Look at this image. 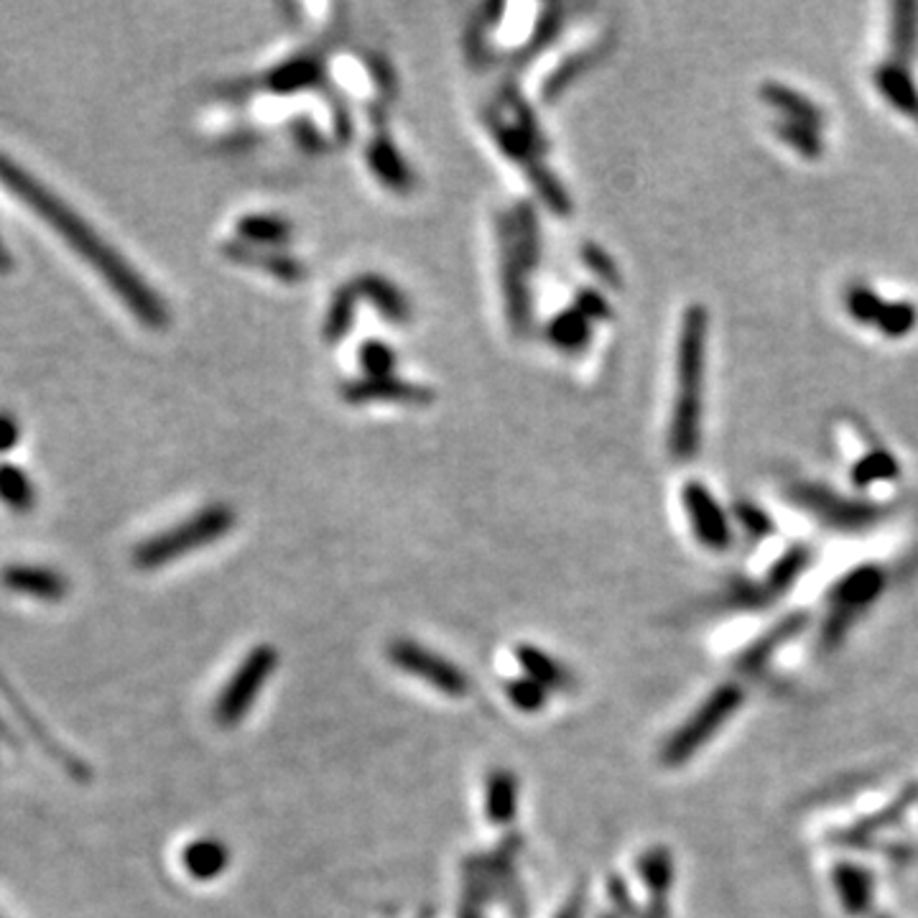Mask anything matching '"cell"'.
Returning <instances> with one entry per match:
<instances>
[{"label": "cell", "mask_w": 918, "mask_h": 918, "mask_svg": "<svg viewBox=\"0 0 918 918\" xmlns=\"http://www.w3.org/2000/svg\"><path fill=\"white\" fill-rule=\"evenodd\" d=\"M682 502L696 541L710 551H727L732 544L730 518L725 514V508L720 506V500L712 496L707 485L696 480L686 482Z\"/></svg>", "instance_id": "obj_9"}, {"label": "cell", "mask_w": 918, "mask_h": 918, "mask_svg": "<svg viewBox=\"0 0 918 918\" xmlns=\"http://www.w3.org/2000/svg\"><path fill=\"white\" fill-rule=\"evenodd\" d=\"M589 261H593V268L599 273V276H605V279H613V281H617L615 263H611V258H607L605 253H599L597 248H593V251H589Z\"/></svg>", "instance_id": "obj_36"}, {"label": "cell", "mask_w": 918, "mask_h": 918, "mask_svg": "<svg viewBox=\"0 0 918 918\" xmlns=\"http://www.w3.org/2000/svg\"><path fill=\"white\" fill-rule=\"evenodd\" d=\"M182 862L194 880H212L227 868L230 852L217 840H197L184 850Z\"/></svg>", "instance_id": "obj_18"}, {"label": "cell", "mask_w": 918, "mask_h": 918, "mask_svg": "<svg viewBox=\"0 0 918 918\" xmlns=\"http://www.w3.org/2000/svg\"><path fill=\"white\" fill-rule=\"evenodd\" d=\"M886 589V569L880 564H860L840 577L829 589V613L824 641L837 643L852 628L854 621L878 603Z\"/></svg>", "instance_id": "obj_6"}, {"label": "cell", "mask_w": 918, "mask_h": 918, "mask_svg": "<svg viewBox=\"0 0 918 918\" xmlns=\"http://www.w3.org/2000/svg\"><path fill=\"white\" fill-rule=\"evenodd\" d=\"M350 322H352V294L348 289H342L340 294L334 296V302L330 306V314H326L324 338L340 340L342 334L350 330Z\"/></svg>", "instance_id": "obj_29"}, {"label": "cell", "mask_w": 918, "mask_h": 918, "mask_svg": "<svg viewBox=\"0 0 918 918\" xmlns=\"http://www.w3.org/2000/svg\"><path fill=\"white\" fill-rule=\"evenodd\" d=\"M370 162H373V169L381 174L393 189H406V182H409L411 176L406 174V166L401 164L399 154L393 152L391 138L373 140V146H370Z\"/></svg>", "instance_id": "obj_25"}, {"label": "cell", "mask_w": 918, "mask_h": 918, "mask_svg": "<svg viewBox=\"0 0 918 918\" xmlns=\"http://www.w3.org/2000/svg\"><path fill=\"white\" fill-rule=\"evenodd\" d=\"M388 656L406 674L421 678L447 696H465L470 692V678L452 661L441 658L439 653L423 648L417 641H393Z\"/></svg>", "instance_id": "obj_8"}, {"label": "cell", "mask_w": 918, "mask_h": 918, "mask_svg": "<svg viewBox=\"0 0 918 918\" xmlns=\"http://www.w3.org/2000/svg\"><path fill=\"white\" fill-rule=\"evenodd\" d=\"M900 478V459L886 447H870L850 470V482L858 490H868L872 485L896 482Z\"/></svg>", "instance_id": "obj_14"}, {"label": "cell", "mask_w": 918, "mask_h": 918, "mask_svg": "<svg viewBox=\"0 0 918 918\" xmlns=\"http://www.w3.org/2000/svg\"><path fill=\"white\" fill-rule=\"evenodd\" d=\"M710 314L692 304L682 316L676 348V399L668 423V452L678 462L700 455L704 417V365H707Z\"/></svg>", "instance_id": "obj_2"}, {"label": "cell", "mask_w": 918, "mask_h": 918, "mask_svg": "<svg viewBox=\"0 0 918 918\" xmlns=\"http://www.w3.org/2000/svg\"><path fill=\"white\" fill-rule=\"evenodd\" d=\"M506 692H508V700L516 704L518 710H524V712H536V710H541L544 707V702H546V688L544 686H538L536 682H531V678H516V682H510L508 686H506Z\"/></svg>", "instance_id": "obj_30"}, {"label": "cell", "mask_w": 918, "mask_h": 918, "mask_svg": "<svg viewBox=\"0 0 918 918\" xmlns=\"http://www.w3.org/2000/svg\"><path fill=\"white\" fill-rule=\"evenodd\" d=\"M605 918H611V916H605Z\"/></svg>", "instance_id": "obj_40"}, {"label": "cell", "mask_w": 918, "mask_h": 918, "mask_svg": "<svg viewBox=\"0 0 918 918\" xmlns=\"http://www.w3.org/2000/svg\"><path fill=\"white\" fill-rule=\"evenodd\" d=\"M11 268V253H8V248H6V243H3V235H0V271H8Z\"/></svg>", "instance_id": "obj_38"}, {"label": "cell", "mask_w": 918, "mask_h": 918, "mask_svg": "<svg viewBox=\"0 0 918 918\" xmlns=\"http://www.w3.org/2000/svg\"><path fill=\"white\" fill-rule=\"evenodd\" d=\"M0 184H3L16 199H21L31 212H37L57 235L65 237L69 248L82 255V258L108 281L113 294L118 296L120 302H126L128 312L134 314L138 322L148 324L152 330H164V326L169 324V309L162 302V296L146 284V279H140L138 273L130 268V263L123 258L118 251H113L110 243L97 235L92 225L79 217L65 199H59L47 184H41L37 176H31L23 166L16 164L13 158H8L6 154H0Z\"/></svg>", "instance_id": "obj_1"}, {"label": "cell", "mask_w": 918, "mask_h": 918, "mask_svg": "<svg viewBox=\"0 0 918 918\" xmlns=\"http://www.w3.org/2000/svg\"><path fill=\"white\" fill-rule=\"evenodd\" d=\"M641 876L646 886L653 890V896L664 898L671 888V878H674V865L666 850H648L641 860Z\"/></svg>", "instance_id": "obj_26"}, {"label": "cell", "mask_w": 918, "mask_h": 918, "mask_svg": "<svg viewBox=\"0 0 918 918\" xmlns=\"http://www.w3.org/2000/svg\"><path fill=\"white\" fill-rule=\"evenodd\" d=\"M276 664L279 653L273 646L253 648L243 658V664L235 668V674L230 676V682L215 702L217 725L235 727L237 722L245 720V714L251 712L255 700H258L263 684H268L273 671H276Z\"/></svg>", "instance_id": "obj_7"}, {"label": "cell", "mask_w": 918, "mask_h": 918, "mask_svg": "<svg viewBox=\"0 0 918 918\" xmlns=\"http://www.w3.org/2000/svg\"><path fill=\"white\" fill-rule=\"evenodd\" d=\"M241 233L255 243H281L289 237V227L281 219L255 215L241 223Z\"/></svg>", "instance_id": "obj_28"}, {"label": "cell", "mask_w": 918, "mask_h": 918, "mask_svg": "<svg viewBox=\"0 0 918 918\" xmlns=\"http://www.w3.org/2000/svg\"><path fill=\"white\" fill-rule=\"evenodd\" d=\"M785 498L834 534H862L888 514L880 502L844 496L824 482H793L785 488Z\"/></svg>", "instance_id": "obj_4"}, {"label": "cell", "mask_w": 918, "mask_h": 918, "mask_svg": "<svg viewBox=\"0 0 918 918\" xmlns=\"http://www.w3.org/2000/svg\"><path fill=\"white\" fill-rule=\"evenodd\" d=\"M459 918H482V914H480V908L475 906V904H467L465 908H462V916Z\"/></svg>", "instance_id": "obj_39"}, {"label": "cell", "mask_w": 918, "mask_h": 918, "mask_svg": "<svg viewBox=\"0 0 918 918\" xmlns=\"http://www.w3.org/2000/svg\"><path fill=\"white\" fill-rule=\"evenodd\" d=\"M775 136L781 138L783 146H789L793 154H799L807 162H819L824 156V136L819 128L803 126V123L793 120H775L773 123Z\"/></svg>", "instance_id": "obj_20"}, {"label": "cell", "mask_w": 918, "mask_h": 918, "mask_svg": "<svg viewBox=\"0 0 918 918\" xmlns=\"http://www.w3.org/2000/svg\"><path fill=\"white\" fill-rule=\"evenodd\" d=\"M811 561L809 546H791L779 561L773 564L771 574H768V595H779L789 589L803 572H807Z\"/></svg>", "instance_id": "obj_23"}, {"label": "cell", "mask_w": 918, "mask_h": 918, "mask_svg": "<svg viewBox=\"0 0 918 918\" xmlns=\"http://www.w3.org/2000/svg\"><path fill=\"white\" fill-rule=\"evenodd\" d=\"M0 579L11 593L41 599V603H59L69 589L65 574L49 567H37V564H13Z\"/></svg>", "instance_id": "obj_10"}, {"label": "cell", "mask_w": 918, "mask_h": 918, "mask_svg": "<svg viewBox=\"0 0 918 918\" xmlns=\"http://www.w3.org/2000/svg\"><path fill=\"white\" fill-rule=\"evenodd\" d=\"M872 85L890 108L911 118L918 126V85L911 75V67L886 59L872 72Z\"/></svg>", "instance_id": "obj_11"}, {"label": "cell", "mask_w": 918, "mask_h": 918, "mask_svg": "<svg viewBox=\"0 0 918 918\" xmlns=\"http://www.w3.org/2000/svg\"><path fill=\"white\" fill-rule=\"evenodd\" d=\"M485 809H488V819H492L496 824L514 822L518 809V781L506 768H498V771L488 775V783H485Z\"/></svg>", "instance_id": "obj_15"}, {"label": "cell", "mask_w": 918, "mask_h": 918, "mask_svg": "<svg viewBox=\"0 0 918 918\" xmlns=\"http://www.w3.org/2000/svg\"><path fill=\"white\" fill-rule=\"evenodd\" d=\"M516 658L520 668L526 671L528 678L536 682L544 688H569L574 684V678L567 668H564L559 661L546 656L544 651H538L534 646H518Z\"/></svg>", "instance_id": "obj_17"}, {"label": "cell", "mask_w": 918, "mask_h": 918, "mask_svg": "<svg viewBox=\"0 0 918 918\" xmlns=\"http://www.w3.org/2000/svg\"><path fill=\"white\" fill-rule=\"evenodd\" d=\"M834 890L840 896L842 906L850 914L868 911L870 896H872V878L865 872L860 865H840L834 870Z\"/></svg>", "instance_id": "obj_19"}, {"label": "cell", "mask_w": 918, "mask_h": 918, "mask_svg": "<svg viewBox=\"0 0 918 918\" xmlns=\"http://www.w3.org/2000/svg\"><path fill=\"white\" fill-rule=\"evenodd\" d=\"M582 326H585V322L579 320L577 314H567V316H561L559 322L554 324V340L559 342V344H564V348H574V344L579 342V338H582Z\"/></svg>", "instance_id": "obj_33"}, {"label": "cell", "mask_w": 918, "mask_h": 918, "mask_svg": "<svg viewBox=\"0 0 918 918\" xmlns=\"http://www.w3.org/2000/svg\"><path fill=\"white\" fill-rule=\"evenodd\" d=\"M882 306H886V299H882L878 291L870 289L868 284H852L844 291V309L852 322L876 326Z\"/></svg>", "instance_id": "obj_24"}, {"label": "cell", "mask_w": 918, "mask_h": 918, "mask_svg": "<svg viewBox=\"0 0 918 918\" xmlns=\"http://www.w3.org/2000/svg\"><path fill=\"white\" fill-rule=\"evenodd\" d=\"M363 365H365V370H370V373H373L375 378L388 375V373H391V368H393L391 350H388L385 344H381V342H370V344H365V348H363Z\"/></svg>", "instance_id": "obj_32"}, {"label": "cell", "mask_w": 918, "mask_h": 918, "mask_svg": "<svg viewBox=\"0 0 918 918\" xmlns=\"http://www.w3.org/2000/svg\"><path fill=\"white\" fill-rule=\"evenodd\" d=\"M758 95H761V100L768 105V108L781 113V120L803 123V126H811L819 130L824 128L827 113L819 108V102L811 100L809 95L793 90V87L783 85V82H773V79L763 82Z\"/></svg>", "instance_id": "obj_12"}, {"label": "cell", "mask_w": 918, "mask_h": 918, "mask_svg": "<svg viewBox=\"0 0 918 918\" xmlns=\"http://www.w3.org/2000/svg\"><path fill=\"white\" fill-rule=\"evenodd\" d=\"M556 918H582V896H574Z\"/></svg>", "instance_id": "obj_37"}, {"label": "cell", "mask_w": 918, "mask_h": 918, "mask_svg": "<svg viewBox=\"0 0 918 918\" xmlns=\"http://www.w3.org/2000/svg\"><path fill=\"white\" fill-rule=\"evenodd\" d=\"M21 431H19V423H16L8 413H0V452H8L16 441H19Z\"/></svg>", "instance_id": "obj_35"}, {"label": "cell", "mask_w": 918, "mask_h": 918, "mask_svg": "<svg viewBox=\"0 0 918 918\" xmlns=\"http://www.w3.org/2000/svg\"><path fill=\"white\" fill-rule=\"evenodd\" d=\"M350 401H368V399H393V401H431V393L421 385H411L403 381H393V378H368L363 383H352L344 391Z\"/></svg>", "instance_id": "obj_16"}, {"label": "cell", "mask_w": 918, "mask_h": 918, "mask_svg": "<svg viewBox=\"0 0 918 918\" xmlns=\"http://www.w3.org/2000/svg\"><path fill=\"white\" fill-rule=\"evenodd\" d=\"M233 526H235V514L230 506L202 508L199 514H194L192 518L184 520V524H176L174 528H169V531H164L154 538H148V541L144 544H138L134 561L138 569L164 567V564L182 559V556L192 554L194 549L215 544L217 538L230 534V528Z\"/></svg>", "instance_id": "obj_3"}, {"label": "cell", "mask_w": 918, "mask_h": 918, "mask_svg": "<svg viewBox=\"0 0 918 918\" xmlns=\"http://www.w3.org/2000/svg\"><path fill=\"white\" fill-rule=\"evenodd\" d=\"M312 65H304V61L302 65H291L286 69H281L273 87H279V90H294L299 85H306L309 79H312Z\"/></svg>", "instance_id": "obj_34"}, {"label": "cell", "mask_w": 918, "mask_h": 918, "mask_svg": "<svg viewBox=\"0 0 918 918\" xmlns=\"http://www.w3.org/2000/svg\"><path fill=\"white\" fill-rule=\"evenodd\" d=\"M0 500L16 514H26L37 502V490L29 480V475L13 465H0Z\"/></svg>", "instance_id": "obj_22"}, {"label": "cell", "mask_w": 918, "mask_h": 918, "mask_svg": "<svg viewBox=\"0 0 918 918\" xmlns=\"http://www.w3.org/2000/svg\"><path fill=\"white\" fill-rule=\"evenodd\" d=\"M363 286L388 316H393V320H406L409 316V306H406L403 296L391 284H385V281L375 276H368L363 279Z\"/></svg>", "instance_id": "obj_27"}, {"label": "cell", "mask_w": 918, "mask_h": 918, "mask_svg": "<svg viewBox=\"0 0 918 918\" xmlns=\"http://www.w3.org/2000/svg\"><path fill=\"white\" fill-rule=\"evenodd\" d=\"M888 49H890L888 59L898 61V65L911 67L914 57L918 55V3H911V0H900V3L890 6Z\"/></svg>", "instance_id": "obj_13"}, {"label": "cell", "mask_w": 918, "mask_h": 918, "mask_svg": "<svg viewBox=\"0 0 918 918\" xmlns=\"http://www.w3.org/2000/svg\"><path fill=\"white\" fill-rule=\"evenodd\" d=\"M735 516L740 520V526H743L750 536L763 538L773 531V520L768 518L765 510L753 506V502H738Z\"/></svg>", "instance_id": "obj_31"}, {"label": "cell", "mask_w": 918, "mask_h": 918, "mask_svg": "<svg viewBox=\"0 0 918 918\" xmlns=\"http://www.w3.org/2000/svg\"><path fill=\"white\" fill-rule=\"evenodd\" d=\"M918 326V306L908 299H886V306L878 316V322L872 330H878L882 338L888 340H906L908 334H914Z\"/></svg>", "instance_id": "obj_21"}, {"label": "cell", "mask_w": 918, "mask_h": 918, "mask_svg": "<svg viewBox=\"0 0 918 918\" xmlns=\"http://www.w3.org/2000/svg\"><path fill=\"white\" fill-rule=\"evenodd\" d=\"M743 702L745 694L738 684H722L714 688L707 700L700 704V710L666 740L664 750H661V761L668 768H678L692 761L735 717V712L743 707Z\"/></svg>", "instance_id": "obj_5"}]
</instances>
